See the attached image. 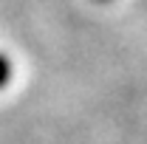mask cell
<instances>
[{
	"label": "cell",
	"instance_id": "obj_1",
	"mask_svg": "<svg viewBox=\"0 0 147 144\" xmlns=\"http://www.w3.org/2000/svg\"><path fill=\"white\" fill-rule=\"evenodd\" d=\"M9 73H11V68H9V59L0 54V88L9 82Z\"/></svg>",
	"mask_w": 147,
	"mask_h": 144
}]
</instances>
